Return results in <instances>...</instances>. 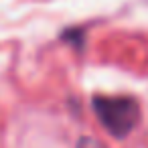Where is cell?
Wrapping results in <instances>:
<instances>
[{"mask_svg": "<svg viewBox=\"0 0 148 148\" xmlns=\"http://www.w3.org/2000/svg\"><path fill=\"white\" fill-rule=\"evenodd\" d=\"M91 110L97 122L103 126V130L112 138H118V140L128 138L142 118L140 101L132 95L95 93L91 97Z\"/></svg>", "mask_w": 148, "mask_h": 148, "instance_id": "1", "label": "cell"}, {"mask_svg": "<svg viewBox=\"0 0 148 148\" xmlns=\"http://www.w3.org/2000/svg\"><path fill=\"white\" fill-rule=\"evenodd\" d=\"M59 41L71 45L77 53H83V49L87 45V31H85V27H69V29L61 31Z\"/></svg>", "mask_w": 148, "mask_h": 148, "instance_id": "2", "label": "cell"}, {"mask_svg": "<svg viewBox=\"0 0 148 148\" xmlns=\"http://www.w3.org/2000/svg\"><path fill=\"white\" fill-rule=\"evenodd\" d=\"M77 148H108V146L93 136H81L77 140Z\"/></svg>", "mask_w": 148, "mask_h": 148, "instance_id": "3", "label": "cell"}]
</instances>
